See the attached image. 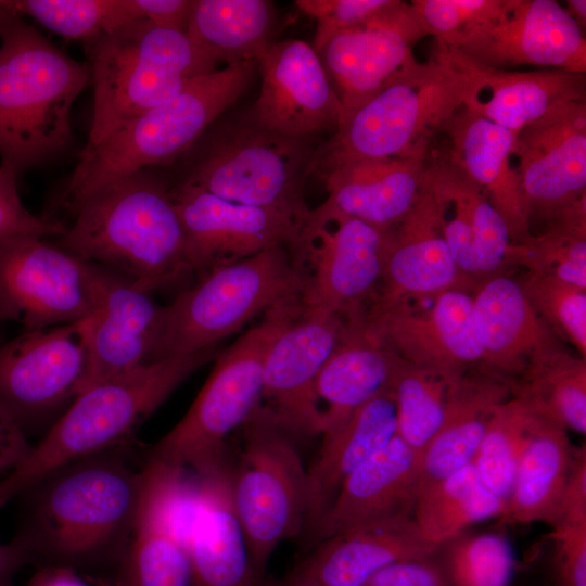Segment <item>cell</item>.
<instances>
[{
	"label": "cell",
	"mask_w": 586,
	"mask_h": 586,
	"mask_svg": "<svg viewBox=\"0 0 586 586\" xmlns=\"http://www.w3.org/2000/svg\"><path fill=\"white\" fill-rule=\"evenodd\" d=\"M143 466L131 442L50 472L14 498L10 543L38 568H67L114 586L135 532Z\"/></svg>",
	"instance_id": "cell-1"
},
{
	"label": "cell",
	"mask_w": 586,
	"mask_h": 586,
	"mask_svg": "<svg viewBox=\"0 0 586 586\" xmlns=\"http://www.w3.org/2000/svg\"><path fill=\"white\" fill-rule=\"evenodd\" d=\"M71 215L58 245L141 291L178 286L194 275L171 186L150 168L102 186Z\"/></svg>",
	"instance_id": "cell-2"
},
{
	"label": "cell",
	"mask_w": 586,
	"mask_h": 586,
	"mask_svg": "<svg viewBox=\"0 0 586 586\" xmlns=\"http://www.w3.org/2000/svg\"><path fill=\"white\" fill-rule=\"evenodd\" d=\"M476 64L435 40L426 62L344 115L334 133L316 146L309 175L355 160L426 154L445 123L463 106L477 80Z\"/></svg>",
	"instance_id": "cell-3"
},
{
	"label": "cell",
	"mask_w": 586,
	"mask_h": 586,
	"mask_svg": "<svg viewBox=\"0 0 586 586\" xmlns=\"http://www.w3.org/2000/svg\"><path fill=\"white\" fill-rule=\"evenodd\" d=\"M219 345L144 364L82 391L33 444L23 462L0 481V509L50 472L133 442L137 429Z\"/></svg>",
	"instance_id": "cell-4"
},
{
	"label": "cell",
	"mask_w": 586,
	"mask_h": 586,
	"mask_svg": "<svg viewBox=\"0 0 586 586\" xmlns=\"http://www.w3.org/2000/svg\"><path fill=\"white\" fill-rule=\"evenodd\" d=\"M0 38V156L21 171L69 148L71 107L90 69L2 7Z\"/></svg>",
	"instance_id": "cell-5"
},
{
	"label": "cell",
	"mask_w": 586,
	"mask_h": 586,
	"mask_svg": "<svg viewBox=\"0 0 586 586\" xmlns=\"http://www.w3.org/2000/svg\"><path fill=\"white\" fill-rule=\"evenodd\" d=\"M257 62L226 65L192 80L179 93L85 145L59 194L72 213L88 195L120 177L173 163L250 86Z\"/></svg>",
	"instance_id": "cell-6"
},
{
	"label": "cell",
	"mask_w": 586,
	"mask_h": 586,
	"mask_svg": "<svg viewBox=\"0 0 586 586\" xmlns=\"http://www.w3.org/2000/svg\"><path fill=\"white\" fill-rule=\"evenodd\" d=\"M301 297L267 310L262 320L219 353L196 398L180 421L150 449L149 459L213 475L228 464L227 440L258 407L263 366L275 339L302 313Z\"/></svg>",
	"instance_id": "cell-7"
},
{
	"label": "cell",
	"mask_w": 586,
	"mask_h": 586,
	"mask_svg": "<svg viewBox=\"0 0 586 586\" xmlns=\"http://www.w3.org/2000/svg\"><path fill=\"white\" fill-rule=\"evenodd\" d=\"M85 47L94 91L86 145L100 142L217 65L187 33L145 20L128 22Z\"/></svg>",
	"instance_id": "cell-8"
},
{
	"label": "cell",
	"mask_w": 586,
	"mask_h": 586,
	"mask_svg": "<svg viewBox=\"0 0 586 586\" xmlns=\"http://www.w3.org/2000/svg\"><path fill=\"white\" fill-rule=\"evenodd\" d=\"M301 293L286 245L216 267L162 306L150 362L218 345L255 316Z\"/></svg>",
	"instance_id": "cell-9"
},
{
	"label": "cell",
	"mask_w": 586,
	"mask_h": 586,
	"mask_svg": "<svg viewBox=\"0 0 586 586\" xmlns=\"http://www.w3.org/2000/svg\"><path fill=\"white\" fill-rule=\"evenodd\" d=\"M242 446L229 464L232 505L255 570L264 577L273 551L307 528L308 468L296 435L259 404L242 425Z\"/></svg>",
	"instance_id": "cell-10"
},
{
	"label": "cell",
	"mask_w": 586,
	"mask_h": 586,
	"mask_svg": "<svg viewBox=\"0 0 586 586\" xmlns=\"http://www.w3.org/2000/svg\"><path fill=\"white\" fill-rule=\"evenodd\" d=\"M316 146L310 139L267 130L249 116L225 127L196 157L182 182L220 199L282 212L304 224V182Z\"/></svg>",
	"instance_id": "cell-11"
},
{
	"label": "cell",
	"mask_w": 586,
	"mask_h": 586,
	"mask_svg": "<svg viewBox=\"0 0 586 586\" xmlns=\"http://www.w3.org/2000/svg\"><path fill=\"white\" fill-rule=\"evenodd\" d=\"M44 237L0 240V321L25 331L75 323L101 306L107 269Z\"/></svg>",
	"instance_id": "cell-12"
},
{
	"label": "cell",
	"mask_w": 586,
	"mask_h": 586,
	"mask_svg": "<svg viewBox=\"0 0 586 586\" xmlns=\"http://www.w3.org/2000/svg\"><path fill=\"white\" fill-rule=\"evenodd\" d=\"M383 232L322 205L310 209L289 247L302 280L305 309L345 319L362 315L382 275Z\"/></svg>",
	"instance_id": "cell-13"
},
{
	"label": "cell",
	"mask_w": 586,
	"mask_h": 586,
	"mask_svg": "<svg viewBox=\"0 0 586 586\" xmlns=\"http://www.w3.org/2000/svg\"><path fill=\"white\" fill-rule=\"evenodd\" d=\"M91 317L25 331L0 345V403L27 434L41 436L79 395Z\"/></svg>",
	"instance_id": "cell-14"
},
{
	"label": "cell",
	"mask_w": 586,
	"mask_h": 586,
	"mask_svg": "<svg viewBox=\"0 0 586 586\" xmlns=\"http://www.w3.org/2000/svg\"><path fill=\"white\" fill-rule=\"evenodd\" d=\"M426 36L410 1L400 0H391L362 23L333 36L318 55L345 114L417 68L421 62L413 47Z\"/></svg>",
	"instance_id": "cell-15"
},
{
	"label": "cell",
	"mask_w": 586,
	"mask_h": 586,
	"mask_svg": "<svg viewBox=\"0 0 586 586\" xmlns=\"http://www.w3.org/2000/svg\"><path fill=\"white\" fill-rule=\"evenodd\" d=\"M429 300L426 307L411 300L371 303L364 321L384 346L409 364L456 374L481 369L483 351L472 292L449 289Z\"/></svg>",
	"instance_id": "cell-16"
},
{
	"label": "cell",
	"mask_w": 586,
	"mask_h": 586,
	"mask_svg": "<svg viewBox=\"0 0 586 586\" xmlns=\"http://www.w3.org/2000/svg\"><path fill=\"white\" fill-rule=\"evenodd\" d=\"M514 162L531 229L586 198V99L560 104L520 130Z\"/></svg>",
	"instance_id": "cell-17"
},
{
	"label": "cell",
	"mask_w": 586,
	"mask_h": 586,
	"mask_svg": "<svg viewBox=\"0 0 586 586\" xmlns=\"http://www.w3.org/2000/svg\"><path fill=\"white\" fill-rule=\"evenodd\" d=\"M457 49L489 68L530 65L586 73L583 29L553 0H504Z\"/></svg>",
	"instance_id": "cell-18"
},
{
	"label": "cell",
	"mask_w": 586,
	"mask_h": 586,
	"mask_svg": "<svg viewBox=\"0 0 586 586\" xmlns=\"http://www.w3.org/2000/svg\"><path fill=\"white\" fill-rule=\"evenodd\" d=\"M171 195L198 278L276 245L290 247L303 226L282 212L230 202L182 181L171 186Z\"/></svg>",
	"instance_id": "cell-19"
},
{
	"label": "cell",
	"mask_w": 586,
	"mask_h": 586,
	"mask_svg": "<svg viewBox=\"0 0 586 586\" xmlns=\"http://www.w3.org/2000/svg\"><path fill=\"white\" fill-rule=\"evenodd\" d=\"M346 327L342 316L305 309L275 339L263 366L266 407L296 436L321 435L316 380Z\"/></svg>",
	"instance_id": "cell-20"
},
{
	"label": "cell",
	"mask_w": 586,
	"mask_h": 586,
	"mask_svg": "<svg viewBox=\"0 0 586 586\" xmlns=\"http://www.w3.org/2000/svg\"><path fill=\"white\" fill-rule=\"evenodd\" d=\"M257 65L262 86L251 120L290 138L335 131L345 112L311 46L298 39L273 42Z\"/></svg>",
	"instance_id": "cell-21"
},
{
	"label": "cell",
	"mask_w": 586,
	"mask_h": 586,
	"mask_svg": "<svg viewBox=\"0 0 586 586\" xmlns=\"http://www.w3.org/2000/svg\"><path fill=\"white\" fill-rule=\"evenodd\" d=\"M426 180L451 257L472 286L502 275L512 245L508 228L484 192L447 156L432 148Z\"/></svg>",
	"instance_id": "cell-22"
},
{
	"label": "cell",
	"mask_w": 586,
	"mask_h": 586,
	"mask_svg": "<svg viewBox=\"0 0 586 586\" xmlns=\"http://www.w3.org/2000/svg\"><path fill=\"white\" fill-rule=\"evenodd\" d=\"M449 289L473 291L451 257L425 171L411 208L383 232L381 281L371 303L422 298Z\"/></svg>",
	"instance_id": "cell-23"
},
{
	"label": "cell",
	"mask_w": 586,
	"mask_h": 586,
	"mask_svg": "<svg viewBox=\"0 0 586 586\" xmlns=\"http://www.w3.org/2000/svg\"><path fill=\"white\" fill-rule=\"evenodd\" d=\"M421 455L396 435L344 480L310 539L317 544L358 527L413 517Z\"/></svg>",
	"instance_id": "cell-24"
},
{
	"label": "cell",
	"mask_w": 586,
	"mask_h": 586,
	"mask_svg": "<svg viewBox=\"0 0 586 586\" xmlns=\"http://www.w3.org/2000/svg\"><path fill=\"white\" fill-rule=\"evenodd\" d=\"M443 153L486 195L504 219L511 242H525L533 233L514 162L515 135L464 106L443 126Z\"/></svg>",
	"instance_id": "cell-25"
},
{
	"label": "cell",
	"mask_w": 586,
	"mask_h": 586,
	"mask_svg": "<svg viewBox=\"0 0 586 586\" xmlns=\"http://www.w3.org/2000/svg\"><path fill=\"white\" fill-rule=\"evenodd\" d=\"M473 315L483 351L481 370L515 380L536 357L560 347V339L527 300L519 280L505 273L472 291Z\"/></svg>",
	"instance_id": "cell-26"
},
{
	"label": "cell",
	"mask_w": 586,
	"mask_h": 586,
	"mask_svg": "<svg viewBox=\"0 0 586 586\" xmlns=\"http://www.w3.org/2000/svg\"><path fill=\"white\" fill-rule=\"evenodd\" d=\"M106 269L103 300L91 316L88 367L80 393L150 362L158 328L162 306L128 278Z\"/></svg>",
	"instance_id": "cell-27"
},
{
	"label": "cell",
	"mask_w": 586,
	"mask_h": 586,
	"mask_svg": "<svg viewBox=\"0 0 586 586\" xmlns=\"http://www.w3.org/2000/svg\"><path fill=\"white\" fill-rule=\"evenodd\" d=\"M435 545L424 538L413 517L341 533L315 544L293 573L318 586H365L384 568L429 558Z\"/></svg>",
	"instance_id": "cell-28"
},
{
	"label": "cell",
	"mask_w": 586,
	"mask_h": 586,
	"mask_svg": "<svg viewBox=\"0 0 586 586\" xmlns=\"http://www.w3.org/2000/svg\"><path fill=\"white\" fill-rule=\"evenodd\" d=\"M429 153L339 164L320 176L328 192L321 205L384 232L416 202L425 179Z\"/></svg>",
	"instance_id": "cell-29"
},
{
	"label": "cell",
	"mask_w": 586,
	"mask_h": 586,
	"mask_svg": "<svg viewBox=\"0 0 586 586\" xmlns=\"http://www.w3.org/2000/svg\"><path fill=\"white\" fill-rule=\"evenodd\" d=\"M364 314L346 319L339 344L317 377L322 437L339 429L365 403L391 391L399 357L369 331Z\"/></svg>",
	"instance_id": "cell-30"
},
{
	"label": "cell",
	"mask_w": 586,
	"mask_h": 586,
	"mask_svg": "<svg viewBox=\"0 0 586 586\" xmlns=\"http://www.w3.org/2000/svg\"><path fill=\"white\" fill-rule=\"evenodd\" d=\"M474 63L479 77L463 106L514 135L556 106L586 99L584 73L556 68L519 72Z\"/></svg>",
	"instance_id": "cell-31"
},
{
	"label": "cell",
	"mask_w": 586,
	"mask_h": 586,
	"mask_svg": "<svg viewBox=\"0 0 586 586\" xmlns=\"http://www.w3.org/2000/svg\"><path fill=\"white\" fill-rule=\"evenodd\" d=\"M511 397L509 383L475 369L457 378L437 433L421 455L420 486L470 464L495 410Z\"/></svg>",
	"instance_id": "cell-32"
},
{
	"label": "cell",
	"mask_w": 586,
	"mask_h": 586,
	"mask_svg": "<svg viewBox=\"0 0 586 586\" xmlns=\"http://www.w3.org/2000/svg\"><path fill=\"white\" fill-rule=\"evenodd\" d=\"M203 479V502L188 543L194 585L262 586L232 505L229 463Z\"/></svg>",
	"instance_id": "cell-33"
},
{
	"label": "cell",
	"mask_w": 586,
	"mask_h": 586,
	"mask_svg": "<svg viewBox=\"0 0 586 586\" xmlns=\"http://www.w3.org/2000/svg\"><path fill=\"white\" fill-rule=\"evenodd\" d=\"M397 435L391 391L357 408L334 432L322 437L319 455L308 468L310 536L344 480Z\"/></svg>",
	"instance_id": "cell-34"
},
{
	"label": "cell",
	"mask_w": 586,
	"mask_h": 586,
	"mask_svg": "<svg viewBox=\"0 0 586 586\" xmlns=\"http://www.w3.org/2000/svg\"><path fill=\"white\" fill-rule=\"evenodd\" d=\"M575 446L566 430L534 415L501 524L544 522L551 526L572 467Z\"/></svg>",
	"instance_id": "cell-35"
},
{
	"label": "cell",
	"mask_w": 586,
	"mask_h": 586,
	"mask_svg": "<svg viewBox=\"0 0 586 586\" xmlns=\"http://www.w3.org/2000/svg\"><path fill=\"white\" fill-rule=\"evenodd\" d=\"M275 12L266 0H194L187 35L217 64L255 61L273 43Z\"/></svg>",
	"instance_id": "cell-36"
},
{
	"label": "cell",
	"mask_w": 586,
	"mask_h": 586,
	"mask_svg": "<svg viewBox=\"0 0 586 586\" xmlns=\"http://www.w3.org/2000/svg\"><path fill=\"white\" fill-rule=\"evenodd\" d=\"M509 385L533 415L585 435L586 358L561 345L534 358Z\"/></svg>",
	"instance_id": "cell-37"
},
{
	"label": "cell",
	"mask_w": 586,
	"mask_h": 586,
	"mask_svg": "<svg viewBox=\"0 0 586 586\" xmlns=\"http://www.w3.org/2000/svg\"><path fill=\"white\" fill-rule=\"evenodd\" d=\"M505 504L482 483L473 462L459 471L420 486L413 519L426 540L446 542L481 521L498 519Z\"/></svg>",
	"instance_id": "cell-38"
},
{
	"label": "cell",
	"mask_w": 586,
	"mask_h": 586,
	"mask_svg": "<svg viewBox=\"0 0 586 586\" xmlns=\"http://www.w3.org/2000/svg\"><path fill=\"white\" fill-rule=\"evenodd\" d=\"M508 266H522L586 290V198L546 224L542 232L512 243Z\"/></svg>",
	"instance_id": "cell-39"
},
{
	"label": "cell",
	"mask_w": 586,
	"mask_h": 586,
	"mask_svg": "<svg viewBox=\"0 0 586 586\" xmlns=\"http://www.w3.org/2000/svg\"><path fill=\"white\" fill-rule=\"evenodd\" d=\"M459 375L398 358L391 392L396 409L397 436L408 446L422 454L437 433Z\"/></svg>",
	"instance_id": "cell-40"
},
{
	"label": "cell",
	"mask_w": 586,
	"mask_h": 586,
	"mask_svg": "<svg viewBox=\"0 0 586 586\" xmlns=\"http://www.w3.org/2000/svg\"><path fill=\"white\" fill-rule=\"evenodd\" d=\"M430 559L449 586H508L514 555L499 533L468 531L435 545Z\"/></svg>",
	"instance_id": "cell-41"
},
{
	"label": "cell",
	"mask_w": 586,
	"mask_h": 586,
	"mask_svg": "<svg viewBox=\"0 0 586 586\" xmlns=\"http://www.w3.org/2000/svg\"><path fill=\"white\" fill-rule=\"evenodd\" d=\"M0 7L27 15L46 28L85 44L128 23L140 20L133 0H16Z\"/></svg>",
	"instance_id": "cell-42"
},
{
	"label": "cell",
	"mask_w": 586,
	"mask_h": 586,
	"mask_svg": "<svg viewBox=\"0 0 586 586\" xmlns=\"http://www.w3.org/2000/svg\"><path fill=\"white\" fill-rule=\"evenodd\" d=\"M114 586H195L189 551L162 526L137 520Z\"/></svg>",
	"instance_id": "cell-43"
},
{
	"label": "cell",
	"mask_w": 586,
	"mask_h": 586,
	"mask_svg": "<svg viewBox=\"0 0 586 586\" xmlns=\"http://www.w3.org/2000/svg\"><path fill=\"white\" fill-rule=\"evenodd\" d=\"M533 418L534 415L511 396L493 413L472 461L484 486L505 506Z\"/></svg>",
	"instance_id": "cell-44"
},
{
	"label": "cell",
	"mask_w": 586,
	"mask_h": 586,
	"mask_svg": "<svg viewBox=\"0 0 586 586\" xmlns=\"http://www.w3.org/2000/svg\"><path fill=\"white\" fill-rule=\"evenodd\" d=\"M519 282L545 323L586 358V290L532 271Z\"/></svg>",
	"instance_id": "cell-45"
},
{
	"label": "cell",
	"mask_w": 586,
	"mask_h": 586,
	"mask_svg": "<svg viewBox=\"0 0 586 586\" xmlns=\"http://www.w3.org/2000/svg\"><path fill=\"white\" fill-rule=\"evenodd\" d=\"M504 0H412L415 12L430 36L457 48L488 22Z\"/></svg>",
	"instance_id": "cell-46"
},
{
	"label": "cell",
	"mask_w": 586,
	"mask_h": 586,
	"mask_svg": "<svg viewBox=\"0 0 586 586\" xmlns=\"http://www.w3.org/2000/svg\"><path fill=\"white\" fill-rule=\"evenodd\" d=\"M391 0H297L295 5L317 22L313 48L319 50L336 34L385 8Z\"/></svg>",
	"instance_id": "cell-47"
},
{
	"label": "cell",
	"mask_w": 586,
	"mask_h": 586,
	"mask_svg": "<svg viewBox=\"0 0 586 586\" xmlns=\"http://www.w3.org/2000/svg\"><path fill=\"white\" fill-rule=\"evenodd\" d=\"M20 171L11 164H0V240L20 235H62L66 225L55 218L38 217L22 204L17 192Z\"/></svg>",
	"instance_id": "cell-48"
},
{
	"label": "cell",
	"mask_w": 586,
	"mask_h": 586,
	"mask_svg": "<svg viewBox=\"0 0 586 586\" xmlns=\"http://www.w3.org/2000/svg\"><path fill=\"white\" fill-rule=\"evenodd\" d=\"M557 586H586V524L552 527Z\"/></svg>",
	"instance_id": "cell-49"
},
{
	"label": "cell",
	"mask_w": 586,
	"mask_h": 586,
	"mask_svg": "<svg viewBox=\"0 0 586 586\" xmlns=\"http://www.w3.org/2000/svg\"><path fill=\"white\" fill-rule=\"evenodd\" d=\"M586 524V448L575 447L572 467L561 496L558 514L550 526Z\"/></svg>",
	"instance_id": "cell-50"
},
{
	"label": "cell",
	"mask_w": 586,
	"mask_h": 586,
	"mask_svg": "<svg viewBox=\"0 0 586 586\" xmlns=\"http://www.w3.org/2000/svg\"><path fill=\"white\" fill-rule=\"evenodd\" d=\"M365 586H449V584L429 557L393 563L372 576Z\"/></svg>",
	"instance_id": "cell-51"
},
{
	"label": "cell",
	"mask_w": 586,
	"mask_h": 586,
	"mask_svg": "<svg viewBox=\"0 0 586 586\" xmlns=\"http://www.w3.org/2000/svg\"><path fill=\"white\" fill-rule=\"evenodd\" d=\"M31 447L27 434L0 403V481L23 462Z\"/></svg>",
	"instance_id": "cell-52"
},
{
	"label": "cell",
	"mask_w": 586,
	"mask_h": 586,
	"mask_svg": "<svg viewBox=\"0 0 586 586\" xmlns=\"http://www.w3.org/2000/svg\"><path fill=\"white\" fill-rule=\"evenodd\" d=\"M133 3L140 20L187 33L194 0H133Z\"/></svg>",
	"instance_id": "cell-53"
},
{
	"label": "cell",
	"mask_w": 586,
	"mask_h": 586,
	"mask_svg": "<svg viewBox=\"0 0 586 586\" xmlns=\"http://www.w3.org/2000/svg\"><path fill=\"white\" fill-rule=\"evenodd\" d=\"M27 586H95L75 571L61 566H40Z\"/></svg>",
	"instance_id": "cell-54"
},
{
	"label": "cell",
	"mask_w": 586,
	"mask_h": 586,
	"mask_svg": "<svg viewBox=\"0 0 586 586\" xmlns=\"http://www.w3.org/2000/svg\"><path fill=\"white\" fill-rule=\"evenodd\" d=\"M31 564V558L11 543L0 544V586H14L17 572Z\"/></svg>",
	"instance_id": "cell-55"
},
{
	"label": "cell",
	"mask_w": 586,
	"mask_h": 586,
	"mask_svg": "<svg viewBox=\"0 0 586 586\" xmlns=\"http://www.w3.org/2000/svg\"><path fill=\"white\" fill-rule=\"evenodd\" d=\"M569 15L577 23V25L585 29L586 26V1L585 0H568L565 1V8Z\"/></svg>",
	"instance_id": "cell-56"
},
{
	"label": "cell",
	"mask_w": 586,
	"mask_h": 586,
	"mask_svg": "<svg viewBox=\"0 0 586 586\" xmlns=\"http://www.w3.org/2000/svg\"><path fill=\"white\" fill-rule=\"evenodd\" d=\"M262 586H318L315 583L292 573L288 578L281 582L267 584L265 581Z\"/></svg>",
	"instance_id": "cell-57"
},
{
	"label": "cell",
	"mask_w": 586,
	"mask_h": 586,
	"mask_svg": "<svg viewBox=\"0 0 586 586\" xmlns=\"http://www.w3.org/2000/svg\"><path fill=\"white\" fill-rule=\"evenodd\" d=\"M1 341V340H0ZM1 345V344H0Z\"/></svg>",
	"instance_id": "cell-58"
}]
</instances>
